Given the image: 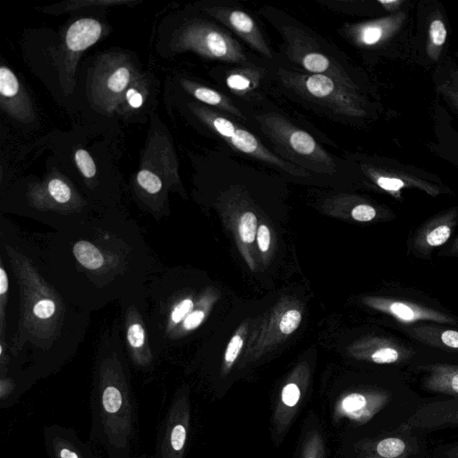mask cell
<instances>
[{
    "label": "cell",
    "instance_id": "1",
    "mask_svg": "<svg viewBox=\"0 0 458 458\" xmlns=\"http://www.w3.org/2000/svg\"><path fill=\"white\" fill-rule=\"evenodd\" d=\"M37 241L54 284L88 313L142 295L161 267L138 224L120 209L96 211Z\"/></svg>",
    "mask_w": 458,
    "mask_h": 458
},
{
    "label": "cell",
    "instance_id": "2",
    "mask_svg": "<svg viewBox=\"0 0 458 458\" xmlns=\"http://www.w3.org/2000/svg\"><path fill=\"white\" fill-rule=\"evenodd\" d=\"M0 253L17 289V316L0 352L9 364L0 368L26 369L38 381L59 372L84 342L90 313L72 304L47 272L37 238L13 222L0 221Z\"/></svg>",
    "mask_w": 458,
    "mask_h": 458
},
{
    "label": "cell",
    "instance_id": "3",
    "mask_svg": "<svg viewBox=\"0 0 458 458\" xmlns=\"http://www.w3.org/2000/svg\"><path fill=\"white\" fill-rule=\"evenodd\" d=\"M89 403V441L99 446L108 458H131L138 419L131 364L121 335L119 317L99 337Z\"/></svg>",
    "mask_w": 458,
    "mask_h": 458
},
{
    "label": "cell",
    "instance_id": "4",
    "mask_svg": "<svg viewBox=\"0 0 458 458\" xmlns=\"http://www.w3.org/2000/svg\"><path fill=\"white\" fill-rule=\"evenodd\" d=\"M5 210L58 230L101 209L83 198L68 182L53 177L45 182L30 185L22 197L5 207Z\"/></svg>",
    "mask_w": 458,
    "mask_h": 458
},
{
    "label": "cell",
    "instance_id": "5",
    "mask_svg": "<svg viewBox=\"0 0 458 458\" xmlns=\"http://www.w3.org/2000/svg\"><path fill=\"white\" fill-rule=\"evenodd\" d=\"M263 133L284 159L306 170L334 173L336 164L329 153L307 131L283 115L266 113L255 116Z\"/></svg>",
    "mask_w": 458,
    "mask_h": 458
},
{
    "label": "cell",
    "instance_id": "6",
    "mask_svg": "<svg viewBox=\"0 0 458 458\" xmlns=\"http://www.w3.org/2000/svg\"><path fill=\"white\" fill-rule=\"evenodd\" d=\"M278 75L287 88L335 114L357 116L362 114L355 87L321 74L279 69Z\"/></svg>",
    "mask_w": 458,
    "mask_h": 458
},
{
    "label": "cell",
    "instance_id": "7",
    "mask_svg": "<svg viewBox=\"0 0 458 458\" xmlns=\"http://www.w3.org/2000/svg\"><path fill=\"white\" fill-rule=\"evenodd\" d=\"M191 109L208 128L222 138L232 148L291 174L308 175V170L273 153L254 134L228 118L204 106L191 105Z\"/></svg>",
    "mask_w": 458,
    "mask_h": 458
},
{
    "label": "cell",
    "instance_id": "8",
    "mask_svg": "<svg viewBox=\"0 0 458 458\" xmlns=\"http://www.w3.org/2000/svg\"><path fill=\"white\" fill-rule=\"evenodd\" d=\"M174 48L228 63L248 61L237 40L216 24L202 20L191 21L181 28L174 38Z\"/></svg>",
    "mask_w": 458,
    "mask_h": 458
},
{
    "label": "cell",
    "instance_id": "9",
    "mask_svg": "<svg viewBox=\"0 0 458 458\" xmlns=\"http://www.w3.org/2000/svg\"><path fill=\"white\" fill-rule=\"evenodd\" d=\"M119 304L121 335L130 364L140 372L150 373L158 359L151 346L143 294Z\"/></svg>",
    "mask_w": 458,
    "mask_h": 458
},
{
    "label": "cell",
    "instance_id": "10",
    "mask_svg": "<svg viewBox=\"0 0 458 458\" xmlns=\"http://www.w3.org/2000/svg\"><path fill=\"white\" fill-rule=\"evenodd\" d=\"M287 41L289 58L312 74H321L354 87L344 68L318 48L314 47L311 38L302 30L293 27H284Z\"/></svg>",
    "mask_w": 458,
    "mask_h": 458
},
{
    "label": "cell",
    "instance_id": "11",
    "mask_svg": "<svg viewBox=\"0 0 458 458\" xmlns=\"http://www.w3.org/2000/svg\"><path fill=\"white\" fill-rule=\"evenodd\" d=\"M180 391L159 428L154 458H182L187 439L186 403Z\"/></svg>",
    "mask_w": 458,
    "mask_h": 458
},
{
    "label": "cell",
    "instance_id": "12",
    "mask_svg": "<svg viewBox=\"0 0 458 458\" xmlns=\"http://www.w3.org/2000/svg\"><path fill=\"white\" fill-rule=\"evenodd\" d=\"M43 440L47 458H99L92 446L68 427L45 426Z\"/></svg>",
    "mask_w": 458,
    "mask_h": 458
},
{
    "label": "cell",
    "instance_id": "13",
    "mask_svg": "<svg viewBox=\"0 0 458 458\" xmlns=\"http://www.w3.org/2000/svg\"><path fill=\"white\" fill-rule=\"evenodd\" d=\"M206 12L231 29L238 37L260 55L271 58L272 52L253 18L234 8L208 7Z\"/></svg>",
    "mask_w": 458,
    "mask_h": 458
},
{
    "label": "cell",
    "instance_id": "14",
    "mask_svg": "<svg viewBox=\"0 0 458 458\" xmlns=\"http://www.w3.org/2000/svg\"><path fill=\"white\" fill-rule=\"evenodd\" d=\"M131 72L128 64L121 62L103 66L95 77V99L105 108L115 106L131 82Z\"/></svg>",
    "mask_w": 458,
    "mask_h": 458
},
{
    "label": "cell",
    "instance_id": "15",
    "mask_svg": "<svg viewBox=\"0 0 458 458\" xmlns=\"http://www.w3.org/2000/svg\"><path fill=\"white\" fill-rule=\"evenodd\" d=\"M1 106L10 115L23 122L34 120L29 96L13 72L5 65L0 68Z\"/></svg>",
    "mask_w": 458,
    "mask_h": 458
},
{
    "label": "cell",
    "instance_id": "16",
    "mask_svg": "<svg viewBox=\"0 0 458 458\" xmlns=\"http://www.w3.org/2000/svg\"><path fill=\"white\" fill-rule=\"evenodd\" d=\"M136 182L140 191L138 196L141 208L156 221L168 216V203L161 195L164 188L161 178L151 170L141 169L137 174Z\"/></svg>",
    "mask_w": 458,
    "mask_h": 458
},
{
    "label": "cell",
    "instance_id": "17",
    "mask_svg": "<svg viewBox=\"0 0 458 458\" xmlns=\"http://www.w3.org/2000/svg\"><path fill=\"white\" fill-rule=\"evenodd\" d=\"M102 34V26L92 18H81L70 25L64 36L68 70L74 66L73 57L94 45Z\"/></svg>",
    "mask_w": 458,
    "mask_h": 458
},
{
    "label": "cell",
    "instance_id": "18",
    "mask_svg": "<svg viewBox=\"0 0 458 458\" xmlns=\"http://www.w3.org/2000/svg\"><path fill=\"white\" fill-rule=\"evenodd\" d=\"M377 306L404 323L432 320L439 323H452L454 319L437 310L412 302L399 300L380 301Z\"/></svg>",
    "mask_w": 458,
    "mask_h": 458
},
{
    "label": "cell",
    "instance_id": "19",
    "mask_svg": "<svg viewBox=\"0 0 458 458\" xmlns=\"http://www.w3.org/2000/svg\"><path fill=\"white\" fill-rule=\"evenodd\" d=\"M35 383V379L26 369H0V408L12 407Z\"/></svg>",
    "mask_w": 458,
    "mask_h": 458
},
{
    "label": "cell",
    "instance_id": "20",
    "mask_svg": "<svg viewBox=\"0 0 458 458\" xmlns=\"http://www.w3.org/2000/svg\"><path fill=\"white\" fill-rule=\"evenodd\" d=\"M407 332L420 343L448 351L458 352V331L435 325H419Z\"/></svg>",
    "mask_w": 458,
    "mask_h": 458
},
{
    "label": "cell",
    "instance_id": "21",
    "mask_svg": "<svg viewBox=\"0 0 458 458\" xmlns=\"http://www.w3.org/2000/svg\"><path fill=\"white\" fill-rule=\"evenodd\" d=\"M182 86L189 94L199 101L208 106H216L230 114L245 119L242 112L222 93L191 81H183Z\"/></svg>",
    "mask_w": 458,
    "mask_h": 458
},
{
    "label": "cell",
    "instance_id": "22",
    "mask_svg": "<svg viewBox=\"0 0 458 458\" xmlns=\"http://www.w3.org/2000/svg\"><path fill=\"white\" fill-rule=\"evenodd\" d=\"M262 78V72L259 69L243 67L231 71L226 76L227 88L238 95H245L254 90Z\"/></svg>",
    "mask_w": 458,
    "mask_h": 458
},
{
    "label": "cell",
    "instance_id": "23",
    "mask_svg": "<svg viewBox=\"0 0 458 458\" xmlns=\"http://www.w3.org/2000/svg\"><path fill=\"white\" fill-rule=\"evenodd\" d=\"M428 385L437 390L458 394V367L447 365L433 367Z\"/></svg>",
    "mask_w": 458,
    "mask_h": 458
},
{
    "label": "cell",
    "instance_id": "24",
    "mask_svg": "<svg viewBox=\"0 0 458 458\" xmlns=\"http://www.w3.org/2000/svg\"><path fill=\"white\" fill-rule=\"evenodd\" d=\"M10 281L7 264L0 253V340L7 341Z\"/></svg>",
    "mask_w": 458,
    "mask_h": 458
},
{
    "label": "cell",
    "instance_id": "25",
    "mask_svg": "<svg viewBox=\"0 0 458 458\" xmlns=\"http://www.w3.org/2000/svg\"><path fill=\"white\" fill-rule=\"evenodd\" d=\"M405 450V443L398 437L381 440L377 445V454L384 458H396Z\"/></svg>",
    "mask_w": 458,
    "mask_h": 458
},
{
    "label": "cell",
    "instance_id": "26",
    "mask_svg": "<svg viewBox=\"0 0 458 458\" xmlns=\"http://www.w3.org/2000/svg\"><path fill=\"white\" fill-rule=\"evenodd\" d=\"M74 160L82 176L91 180L96 175V165L93 158L87 150L79 148L74 154Z\"/></svg>",
    "mask_w": 458,
    "mask_h": 458
},
{
    "label": "cell",
    "instance_id": "27",
    "mask_svg": "<svg viewBox=\"0 0 458 458\" xmlns=\"http://www.w3.org/2000/svg\"><path fill=\"white\" fill-rule=\"evenodd\" d=\"M257 217L254 213L246 211L240 220L239 232L243 242H252L257 233Z\"/></svg>",
    "mask_w": 458,
    "mask_h": 458
},
{
    "label": "cell",
    "instance_id": "28",
    "mask_svg": "<svg viewBox=\"0 0 458 458\" xmlns=\"http://www.w3.org/2000/svg\"><path fill=\"white\" fill-rule=\"evenodd\" d=\"M402 351L399 346L384 345L375 350L371 354V360L379 364L394 363L402 357Z\"/></svg>",
    "mask_w": 458,
    "mask_h": 458
},
{
    "label": "cell",
    "instance_id": "29",
    "mask_svg": "<svg viewBox=\"0 0 458 458\" xmlns=\"http://www.w3.org/2000/svg\"><path fill=\"white\" fill-rule=\"evenodd\" d=\"M451 235V228L445 224L439 225L425 234V242L431 247L444 244Z\"/></svg>",
    "mask_w": 458,
    "mask_h": 458
},
{
    "label": "cell",
    "instance_id": "30",
    "mask_svg": "<svg viewBox=\"0 0 458 458\" xmlns=\"http://www.w3.org/2000/svg\"><path fill=\"white\" fill-rule=\"evenodd\" d=\"M301 320V313L296 310H291L282 317L279 327L282 333L289 335L293 333L300 325Z\"/></svg>",
    "mask_w": 458,
    "mask_h": 458
},
{
    "label": "cell",
    "instance_id": "31",
    "mask_svg": "<svg viewBox=\"0 0 458 458\" xmlns=\"http://www.w3.org/2000/svg\"><path fill=\"white\" fill-rule=\"evenodd\" d=\"M366 403V398L362 394H352L344 399L342 406L345 411L352 412L364 408Z\"/></svg>",
    "mask_w": 458,
    "mask_h": 458
},
{
    "label": "cell",
    "instance_id": "32",
    "mask_svg": "<svg viewBox=\"0 0 458 458\" xmlns=\"http://www.w3.org/2000/svg\"><path fill=\"white\" fill-rule=\"evenodd\" d=\"M352 216L357 221L368 222L376 216V210L369 205L359 204L352 208Z\"/></svg>",
    "mask_w": 458,
    "mask_h": 458
},
{
    "label": "cell",
    "instance_id": "33",
    "mask_svg": "<svg viewBox=\"0 0 458 458\" xmlns=\"http://www.w3.org/2000/svg\"><path fill=\"white\" fill-rule=\"evenodd\" d=\"M430 38L432 42L437 46H441L445 43L446 30L441 21L435 20L430 24Z\"/></svg>",
    "mask_w": 458,
    "mask_h": 458
},
{
    "label": "cell",
    "instance_id": "34",
    "mask_svg": "<svg viewBox=\"0 0 458 458\" xmlns=\"http://www.w3.org/2000/svg\"><path fill=\"white\" fill-rule=\"evenodd\" d=\"M300 398V390L295 384L286 385L282 392V399L287 406H294Z\"/></svg>",
    "mask_w": 458,
    "mask_h": 458
},
{
    "label": "cell",
    "instance_id": "35",
    "mask_svg": "<svg viewBox=\"0 0 458 458\" xmlns=\"http://www.w3.org/2000/svg\"><path fill=\"white\" fill-rule=\"evenodd\" d=\"M124 98L130 107L133 109L141 107L144 102L141 91L135 87L128 88L124 93Z\"/></svg>",
    "mask_w": 458,
    "mask_h": 458
},
{
    "label": "cell",
    "instance_id": "36",
    "mask_svg": "<svg viewBox=\"0 0 458 458\" xmlns=\"http://www.w3.org/2000/svg\"><path fill=\"white\" fill-rule=\"evenodd\" d=\"M242 344L243 340L240 335H234L231 339L225 355V360L227 362L231 363L234 361L242 347Z\"/></svg>",
    "mask_w": 458,
    "mask_h": 458
},
{
    "label": "cell",
    "instance_id": "37",
    "mask_svg": "<svg viewBox=\"0 0 458 458\" xmlns=\"http://www.w3.org/2000/svg\"><path fill=\"white\" fill-rule=\"evenodd\" d=\"M377 184L380 188L391 191H399L404 185L403 182L398 178H391L386 176L377 177Z\"/></svg>",
    "mask_w": 458,
    "mask_h": 458
},
{
    "label": "cell",
    "instance_id": "38",
    "mask_svg": "<svg viewBox=\"0 0 458 458\" xmlns=\"http://www.w3.org/2000/svg\"><path fill=\"white\" fill-rule=\"evenodd\" d=\"M257 242L261 251L266 252L270 245V232L268 228L262 225L257 231Z\"/></svg>",
    "mask_w": 458,
    "mask_h": 458
},
{
    "label": "cell",
    "instance_id": "39",
    "mask_svg": "<svg viewBox=\"0 0 458 458\" xmlns=\"http://www.w3.org/2000/svg\"><path fill=\"white\" fill-rule=\"evenodd\" d=\"M131 458H154V456L153 455L150 456L148 454H141V455L131 457Z\"/></svg>",
    "mask_w": 458,
    "mask_h": 458
},
{
    "label": "cell",
    "instance_id": "40",
    "mask_svg": "<svg viewBox=\"0 0 458 458\" xmlns=\"http://www.w3.org/2000/svg\"><path fill=\"white\" fill-rule=\"evenodd\" d=\"M310 458H313V457H310Z\"/></svg>",
    "mask_w": 458,
    "mask_h": 458
}]
</instances>
